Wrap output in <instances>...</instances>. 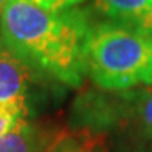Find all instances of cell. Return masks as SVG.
Listing matches in <instances>:
<instances>
[{"instance_id":"1","label":"cell","mask_w":152,"mask_h":152,"mask_svg":"<svg viewBox=\"0 0 152 152\" xmlns=\"http://www.w3.org/2000/svg\"><path fill=\"white\" fill-rule=\"evenodd\" d=\"M86 16L68 8L48 11L28 0H6L0 12V44L26 68H34L68 86L86 76Z\"/></svg>"},{"instance_id":"2","label":"cell","mask_w":152,"mask_h":152,"mask_svg":"<svg viewBox=\"0 0 152 152\" xmlns=\"http://www.w3.org/2000/svg\"><path fill=\"white\" fill-rule=\"evenodd\" d=\"M86 75L107 90L152 86V31L113 20L90 26Z\"/></svg>"},{"instance_id":"3","label":"cell","mask_w":152,"mask_h":152,"mask_svg":"<svg viewBox=\"0 0 152 152\" xmlns=\"http://www.w3.org/2000/svg\"><path fill=\"white\" fill-rule=\"evenodd\" d=\"M62 134L59 129L26 123L0 137V152H45Z\"/></svg>"},{"instance_id":"4","label":"cell","mask_w":152,"mask_h":152,"mask_svg":"<svg viewBox=\"0 0 152 152\" xmlns=\"http://www.w3.org/2000/svg\"><path fill=\"white\" fill-rule=\"evenodd\" d=\"M96 6L113 22L152 31V0H96Z\"/></svg>"},{"instance_id":"5","label":"cell","mask_w":152,"mask_h":152,"mask_svg":"<svg viewBox=\"0 0 152 152\" xmlns=\"http://www.w3.org/2000/svg\"><path fill=\"white\" fill-rule=\"evenodd\" d=\"M28 68L14 56L0 48V101L25 98L28 86Z\"/></svg>"},{"instance_id":"6","label":"cell","mask_w":152,"mask_h":152,"mask_svg":"<svg viewBox=\"0 0 152 152\" xmlns=\"http://www.w3.org/2000/svg\"><path fill=\"white\" fill-rule=\"evenodd\" d=\"M45 152H107L104 135L90 130L64 132Z\"/></svg>"},{"instance_id":"7","label":"cell","mask_w":152,"mask_h":152,"mask_svg":"<svg viewBox=\"0 0 152 152\" xmlns=\"http://www.w3.org/2000/svg\"><path fill=\"white\" fill-rule=\"evenodd\" d=\"M25 98H11L0 101V137L12 132L26 124Z\"/></svg>"},{"instance_id":"8","label":"cell","mask_w":152,"mask_h":152,"mask_svg":"<svg viewBox=\"0 0 152 152\" xmlns=\"http://www.w3.org/2000/svg\"><path fill=\"white\" fill-rule=\"evenodd\" d=\"M28 2L48 11H62V10L73 8L75 5L84 2V0H28Z\"/></svg>"},{"instance_id":"9","label":"cell","mask_w":152,"mask_h":152,"mask_svg":"<svg viewBox=\"0 0 152 152\" xmlns=\"http://www.w3.org/2000/svg\"><path fill=\"white\" fill-rule=\"evenodd\" d=\"M140 121L143 124V129L152 135V93L144 98L143 106L140 107Z\"/></svg>"},{"instance_id":"10","label":"cell","mask_w":152,"mask_h":152,"mask_svg":"<svg viewBox=\"0 0 152 152\" xmlns=\"http://www.w3.org/2000/svg\"><path fill=\"white\" fill-rule=\"evenodd\" d=\"M5 3H6V0H0V12H2V10H3Z\"/></svg>"}]
</instances>
